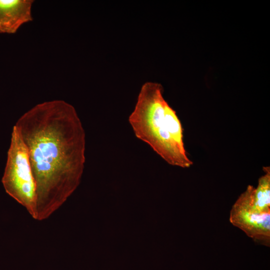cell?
<instances>
[{
    "mask_svg": "<svg viewBox=\"0 0 270 270\" xmlns=\"http://www.w3.org/2000/svg\"><path fill=\"white\" fill-rule=\"evenodd\" d=\"M264 174L258 179L251 198L252 206L260 212H270V168H263Z\"/></svg>",
    "mask_w": 270,
    "mask_h": 270,
    "instance_id": "8992f818",
    "label": "cell"
},
{
    "mask_svg": "<svg viewBox=\"0 0 270 270\" xmlns=\"http://www.w3.org/2000/svg\"><path fill=\"white\" fill-rule=\"evenodd\" d=\"M254 188L248 186L240 196L231 209L230 221L255 242L270 246V212H260L252 206Z\"/></svg>",
    "mask_w": 270,
    "mask_h": 270,
    "instance_id": "277c9868",
    "label": "cell"
},
{
    "mask_svg": "<svg viewBox=\"0 0 270 270\" xmlns=\"http://www.w3.org/2000/svg\"><path fill=\"white\" fill-rule=\"evenodd\" d=\"M162 85L146 82L142 86L128 122L135 136L146 143L168 164L187 168L192 164L174 143L169 131L167 108Z\"/></svg>",
    "mask_w": 270,
    "mask_h": 270,
    "instance_id": "7a4b0ae2",
    "label": "cell"
},
{
    "mask_svg": "<svg viewBox=\"0 0 270 270\" xmlns=\"http://www.w3.org/2000/svg\"><path fill=\"white\" fill-rule=\"evenodd\" d=\"M15 125L27 148L35 183L36 220H42L80 184L85 163V132L74 106L61 100L37 104Z\"/></svg>",
    "mask_w": 270,
    "mask_h": 270,
    "instance_id": "6da1fadb",
    "label": "cell"
},
{
    "mask_svg": "<svg viewBox=\"0 0 270 270\" xmlns=\"http://www.w3.org/2000/svg\"><path fill=\"white\" fill-rule=\"evenodd\" d=\"M2 183L6 192L36 220L35 183L27 148L16 125L12 128Z\"/></svg>",
    "mask_w": 270,
    "mask_h": 270,
    "instance_id": "3957f363",
    "label": "cell"
},
{
    "mask_svg": "<svg viewBox=\"0 0 270 270\" xmlns=\"http://www.w3.org/2000/svg\"><path fill=\"white\" fill-rule=\"evenodd\" d=\"M33 0H0V34H15L32 20Z\"/></svg>",
    "mask_w": 270,
    "mask_h": 270,
    "instance_id": "5b68a950",
    "label": "cell"
}]
</instances>
